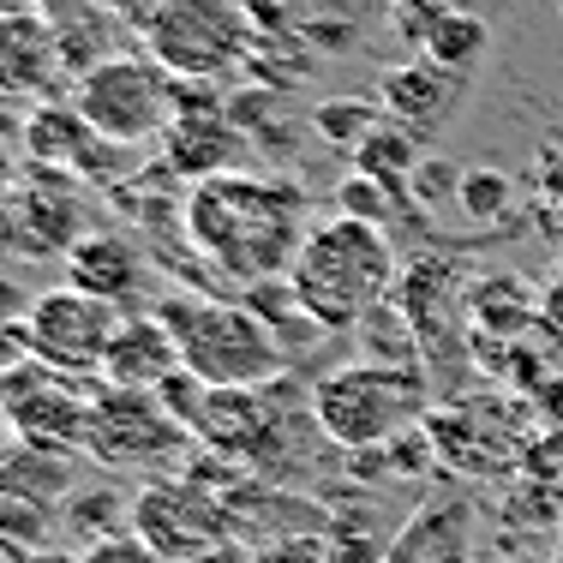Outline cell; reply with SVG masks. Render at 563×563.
Returning a JSON list of instances; mask_svg holds the SVG:
<instances>
[{"label": "cell", "instance_id": "603a6c76", "mask_svg": "<svg viewBox=\"0 0 563 563\" xmlns=\"http://www.w3.org/2000/svg\"><path fill=\"white\" fill-rule=\"evenodd\" d=\"M401 210V192H390V186H378L372 174H347V180L336 186V217H354V222H378L390 228Z\"/></svg>", "mask_w": 563, "mask_h": 563}, {"label": "cell", "instance_id": "4dcf8cb0", "mask_svg": "<svg viewBox=\"0 0 563 563\" xmlns=\"http://www.w3.org/2000/svg\"><path fill=\"white\" fill-rule=\"evenodd\" d=\"M558 19H563V0H558Z\"/></svg>", "mask_w": 563, "mask_h": 563}, {"label": "cell", "instance_id": "f1b7e54d", "mask_svg": "<svg viewBox=\"0 0 563 563\" xmlns=\"http://www.w3.org/2000/svg\"><path fill=\"white\" fill-rule=\"evenodd\" d=\"M163 7H168V0H109V12H114V19H126L139 36H144V24H151Z\"/></svg>", "mask_w": 563, "mask_h": 563}, {"label": "cell", "instance_id": "484cf974", "mask_svg": "<svg viewBox=\"0 0 563 563\" xmlns=\"http://www.w3.org/2000/svg\"><path fill=\"white\" fill-rule=\"evenodd\" d=\"M324 563H390V552L360 533H336V540H324Z\"/></svg>", "mask_w": 563, "mask_h": 563}, {"label": "cell", "instance_id": "4fadbf2b", "mask_svg": "<svg viewBox=\"0 0 563 563\" xmlns=\"http://www.w3.org/2000/svg\"><path fill=\"white\" fill-rule=\"evenodd\" d=\"M276 413L264 390H217V384H205V396L192 401V413H186V432H192V444H205L210 455H222V462H271L276 455Z\"/></svg>", "mask_w": 563, "mask_h": 563}, {"label": "cell", "instance_id": "ac0fdd59", "mask_svg": "<svg viewBox=\"0 0 563 563\" xmlns=\"http://www.w3.org/2000/svg\"><path fill=\"white\" fill-rule=\"evenodd\" d=\"M420 163H426V139H413L396 120H378V126L354 144V174H372V180L390 186V192H408Z\"/></svg>", "mask_w": 563, "mask_h": 563}, {"label": "cell", "instance_id": "ba28073f", "mask_svg": "<svg viewBox=\"0 0 563 563\" xmlns=\"http://www.w3.org/2000/svg\"><path fill=\"white\" fill-rule=\"evenodd\" d=\"M186 444H192V432L174 420L168 401L156 390H114V384H97L85 450L97 455L102 467H163Z\"/></svg>", "mask_w": 563, "mask_h": 563}, {"label": "cell", "instance_id": "3957f363", "mask_svg": "<svg viewBox=\"0 0 563 563\" xmlns=\"http://www.w3.org/2000/svg\"><path fill=\"white\" fill-rule=\"evenodd\" d=\"M180 342V366L217 390H264L288 372V342L252 312L246 300H210V294H168L151 306Z\"/></svg>", "mask_w": 563, "mask_h": 563}, {"label": "cell", "instance_id": "5bb4252c", "mask_svg": "<svg viewBox=\"0 0 563 563\" xmlns=\"http://www.w3.org/2000/svg\"><path fill=\"white\" fill-rule=\"evenodd\" d=\"M78 174L43 168L36 163L31 186L19 180V192H7V222H19V246L36 258H66L85 240V210H78Z\"/></svg>", "mask_w": 563, "mask_h": 563}, {"label": "cell", "instance_id": "5b68a950", "mask_svg": "<svg viewBox=\"0 0 563 563\" xmlns=\"http://www.w3.org/2000/svg\"><path fill=\"white\" fill-rule=\"evenodd\" d=\"M73 109L85 114L97 139L132 151V144H151L168 132L174 109H180V78L151 55H109L73 78Z\"/></svg>", "mask_w": 563, "mask_h": 563}, {"label": "cell", "instance_id": "277c9868", "mask_svg": "<svg viewBox=\"0 0 563 563\" xmlns=\"http://www.w3.org/2000/svg\"><path fill=\"white\" fill-rule=\"evenodd\" d=\"M420 408H426V378L413 366H396V360L336 366L312 384V426L354 455L401 438L420 420Z\"/></svg>", "mask_w": 563, "mask_h": 563}, {"label": "cell", "instance_id": "30bf717a", "mask_svg": "<svg viewBox=\"0 0 563 563\" xmlns=\"http://www.w3.org/2000/svg\"><path fill=\"white\" fill-rule=\"evenodd\" d=\"M90 396L97 390H85V378H66V372L43 366V360H24V366L0 372L7 426L24 444H43V450H85Z\"/></svg>", "mask_w": 563, "mask_h": 563}, {"label": "cell", "instance_id": "52a82bcc", "mask_svg": "<svg viewBox=\"0 0 563 563\" xmlns=\"http://www.w3.org/2000/svg\"><path fill=\"white\" fill-rule=\"evenodd\" d=\"M120 318H126L120 306H109V300H97V294H85V288L66 282V288H48V294L31 300V312H24V324H19V342H24L31 360L66 372V378H97Z\"/></svg>", "mask_w": 563, "mask_h": 563}, {"label": "cell", "instance_id": "cb8c5ba5", "mask_svg": "<svg viewBox=\"0 0 563 563\" xmlns=\"http://www.w3.org/2000/svg\"><path fill=\"white\" fill-rule=\"evenodd\" d=\"M384 120L378 102H366V97H342V102H324V109L312 114V126L324 132L330 144H342V151H354L360 139H366L372 126Z\"/></svg>", "mask_w": 563, "mask_h": 563}, {"label": "cell", "instance_id": "d4e9b609", "mask_svg": "<svg viewBox=\"0 0 563 563\" xmlns=\"http://www.w3.org/2000/svg\"><path fill=\"white\" fill-rule=\"evenodd\" d=\"M78 563H163V558H156L139 533H109V540H97Z\"/></svg>", "mask_w": 563, "mask_h": 563}, {"label": "cell", "instance_id": "e0dca14e", "mask_svg": "<svg viewBox=\"0 0 563 563\" xmlns=\"http://www.w3.org/2000/svg\"><path fill=\"white\" fill-rule=\"evenodd\" d=\"M180 372V342H174V330L163 324L156 312H126L109 342V354H102V384H114V390H163V384Z\"/></svg>", "mask_w": 563, "mask_h": 563}, {"label": "cell", "instance_id": "83f0119b", "mask_svg": "<svg viewBox=\"0 0 563 563\" xmlns=\"http://www.w3.org/2000/svg\"><path fill=\"white\" fill-rule=\"evenodd\" d=\"M252 563H324V540H288L271 552H252Z\"/></svg>", "mask_w": 563, "mask_h": 563}, {"label": "cell", "instance_id": "ffe728a7", "mask_svg": "<svg viewBox=\"0 0 563 563\" xmlns=\"http://www.w3.org/2000/svg\"><path fill=\"white\" fill-rule=\"evenodd\" d=\"M0 486L19 492V498H36V504H66L73 492V467H66V450H43V444H24L0 462Z\"/></svg>", "mask_w": 563, "mask_h": 563}, {"label": "cell", "instance_id": "1f68e13d", "mask_svg": "<svg viewBox=\"0 0 563 563\" xmlns=\"http://www.w3.org/2000/svg\"><path fill=\"white\" fill-rule=\"evenodd\" d=\"M0 180H7V174H0Z\"/></svg>", "mask_w": 563, "mask_h": 563}, {"label": "cell", "instance_id": "9a60e30c", "mask_svg": "<svg viewBox=\"0 0 563 563\" xmlns=\"http://www.w3.org/2000/svg\"><path fill=\"white\" fill-rule=\"evenodd\" d=\"M372 102L384 109V120L408 126L413 139H438V132H444L450 120L462 114V102H467V78L420 55V60L390 66V73L378 78V97H372Z\"/></svg>", "mask_w": 563, "mask_h": 563}, {"label": "cell", "instance_id": "44dd1931", "mask_svg": "<svg viewBox=\"0 0 563 563\" xmlns=\"http://www.w3.org/2000/svg\"><path fill=\"white\" fill-rule=\"evenodd\" d=\"M60 509L55 504H36V498H19V492L0 486V552L12 558H36L55 533Z\"/></svg>", "mask_w": 563, "mask_h": 563}, {"label": "cell", "instance_id": "2e32d148", "mask_svg": "<svg viewBox=\"0 0 563 563\" xmlns=\"http://www.w3.org/2000/svg\"><path fill=\"white\" fill-rule=\"evenodd\" d=\"M66 282L120 306V312H144V300H151V258L139 252V240L97 228V234H85L66 252Z\"/></svg>", "mask_w": 563, "mask_h": 563}, {"label": "cell", "instance_id": "8992f818", "mask_svg": "<svg viewBox=\"0 0 563 563\" xmlns=\"http://www.w3.org/2000/svg\"><path fill=\"white\" fill-rule=\"evenodd\" d=\"M144 55L163 60L180 85H222L252 55V19L240 0H168L144 24Z\"/></svg>", "mask_w": 563, "mask_h": 563}, {"label": "cell", "instance_id": "9c48e42d", "mask_svg": "<svg viewBox=\"0 0 563 563\" xmlns=\"http://www.w3.org/2000/svg\"><path fill=\"white\" fill-rule=\"evenodd\" d=\"M132 533L163 563H205L228 545V509L205 479H151L126 509Z\"/></svg>", "mask_w": 563, "mask_h": 563}, {"label": "cell", "instance_id": "8fae6325", "mask_svg": "<svg viewBox=\"0 0 563 563\" xmlns=\"http://www.w3.org/2000/svg\"><path fill=\"white\" fill-rule=\"evenodd\" d=\"M205 90H217V85H180V109H174L168 132H163V156L180 180H210V174H228V168L246 163L240 126Z\"/></svg>", "mask_w": 563, "mask_h": 563}, {"label": "cell", "instance_id": "6da1fadb", "mask_svg": "<svg viewBox=\"0 0 563 563\" xmlns=\"http://www.w3.org/2000/svg\"><path fill=\"white\" fill-rule=\"evenodd\" d=\"M186 240L222 282L258 288L294 271L306 234H312V198L276 174L228 168L210 180H192L186 192Z\"/></svg>", "mask_w": 563, "mask_h": 563}, {"label": "cell", "instance_id": "d6986e66", "mask_svg": "<svg viewBox=\"0 0 563 563\" xmlns=\"http://www.w3.org/2000/svg\"><path fill=\"white\" fill-rule=\"evenodd\" d=\"M486 43H492L486 19L467 12V7H438V19L420 31V55L438 60V66H450V73H462V78L486 60Z\"/></svg>", "mask_w": 563, "mask_h": 563}, {"label": "cell", "instance_id": "7c38bea8", "mask_svg": "<svg viewBox=\"0 0 563 563\" xmlns=\"http://www.w3.org/2000/svg\"><path fill=\"white\" fill-rule=\"evenodd\" d=\"M66 48L43 7H7L0 12V97L12 102H55L66 85Z\"/></svg>", "mask_w": 563, "mask_h": 563}, {"label": "cell", "instance_id": "7a4b0ae2", "mask_svg": "<svg viewBox=\"0 0 563 563\" xmlns=\"http://www.w3.org/2000/svg\"><path fill=\"white\" fill-rule=\"evenodd\" d=\"M288 288L324 336L378 318L384 300H390V288H396L390 228L354 222V217L312 222V234H306L300 258H294V271H288Z\"/></svg>", "mask_w": 563, "mask_h": 563}, {"label": "cell", "instance_id": "f546056e", "mask_svg": "<svg viewBox=\"0 0 563 563\" xmlns=\"http://www.w3.org/2000/svg\"><path fill=\"white\" fill-rule=\"evenodd\" d=\"M0 426H7V401H0Z\"/></svg>", "mask_w": 563, "mask_h": 563}, {"label": "cell", "instance_id": "7402d4cb", "mask_svg": "<svg viewBox=\"0 0 563 563\" xmlns=\"http://www.w3.org/2000/svg\"><path fill=\"white\" fill-rule=\"evenodd\" d=\"M455 205H462L467 222L498 228L516 210V180L504 168H462V186H455Z\"/></svg>", "mask_w": 563, "mask_h": 563}, {"label": "cell", "instance_id": "4316f807", "mask_svg": "<svg viewBox=\"0 0 563 563\" xmlns=\"http://www.w3.org/2000/svg\"><path fill=\"white\" fill-rule=\"evenodd\" d=\"M455 186H462V168H450V163H420V174H413V192H420L426 205L455 198Z\"/></svg>", "mask_w": 563, "mask_h": 563}]
</instances>
